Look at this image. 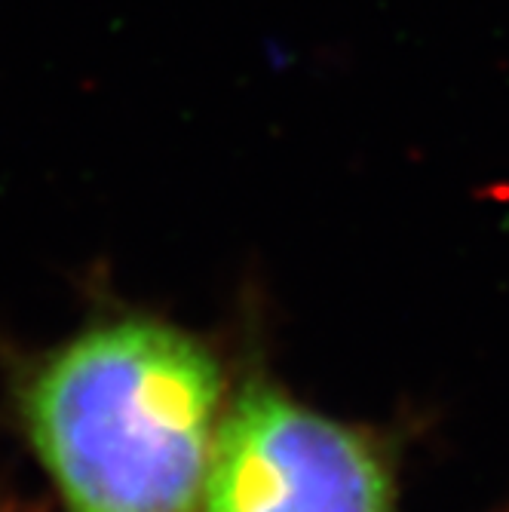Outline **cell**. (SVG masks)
<instances>
[{"label": "cell", "mask_w": 509, "mask_h": 512, "mask_svg": "<svg viewBox=\"0 0 509 512\" xmlns=\"http://www.w3.org/2000/svg\"><path fill=\"white\" fill-rule=\"evenodd\" d=\"M203 512H396L375 445L270 387L224 411Z\"/></svg>", "instance_id": "obj_2"}, {"label": "cell", "mask_w": 509, "mask_h": 512, "mask_svg": "<svg viewBox=\"0 0 509 512\" xmlns=\"http://www.w3.org/2000/svg\"><path fill=\"white\" fill-rule=\"evenodd\" d=\"M19 411L68 512H203L224 378L175 325H92L31 368Z\"/></svg>", "instance_id": "obj_1"}]
</instances>
